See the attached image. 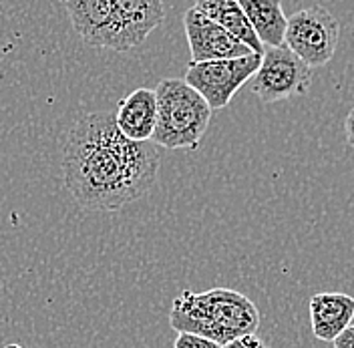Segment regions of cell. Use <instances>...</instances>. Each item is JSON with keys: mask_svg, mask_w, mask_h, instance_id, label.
I'll list each match as a JSON object with an SVG mask.
<instances>
[{"mask_svg": "<svg viewBox=\"0 0 354 348\" xmlns=\"http://www.w3.org/2000/svg\"><path fill=\"white\" fill-rule=\"evenodd\" d=\"M169 324L177 334H198L223 347L236 338L256 334L260 310L248 296L232 288L183 290L171 304Z\"/></svg>", "mask_w": 354, "mask_h": 348, "instance_id": "7a4b0ae2", "label": "cell"}, {"mask_svg": "<svg viewBox=\"0 0 354 348\" xmlns=\"http://www.w3.org/2000/svg\"><path fill=\"white\" fill-rule=\"evenodd\" d=\"M240 6L245 12L260 43L272 48L284 46L286 43L288 17L284 15L282 2L278 0H240Z\"/></svg>", "mask_w": 354, "mask_h": 348, "instance_id": "4fadbf2b", "label": "cell"}, {"mask_svg": "<svg viewBox=\"0 0 354 348\" xmlns=\"http://www.w3.org/2000/svg\"><path fill=\"white\" fill-rule=\"evenodd\" d=\"M340 39V24L322 4H312L288 19L286 46L306 65L330 63Z\"/></svg>", "mask_w": 354, "mask_h": 348, "instance_id": "277c9868", "label": "cell"}, {"mask_svg": "<svg viewBox=\"0 0 354 348\" xmlns=\"http://www.w3.org/2000/svg\"><path fill=\"white\" fill-rule=\"evenodd\" d=\"M157 127L155 145L167 149H196L212 121V107L183 79H163L155 87Z\"/></svg>", "mask_w": 354, "mask_h": 348, "instance_id": "3957f363", "label": "cell"}, {"mask_svg": "<svg viewBox=\"0 0 354 348\" xmlns=\"http://www.w3.org/2000/svg\"><path fill=\"white\" fill-rule=\"evenodd\" d=\"M4 348H22V347H21V345H6Z\"/></svg>", "mask_w": 354, "mask_h": 348, "instance_id": "ac0fdd59", "label": "cell"}, {"mask_svg": "<svg viewBox=\"0 0 354 348\" xmlns=\"http://www.w3.org/2000/svg\"><path fill=\"white\" fill-rule=\"evenodd\" d=\"M221 348H268V347L262 342V338H260V336H256V334H248V336L236 338V340H232V342L223 345Z\"/></svg>", "mask_w": 354, "mask_h": 348, "instance_id": "9a60e30c", "label": "cell"}, {"mask_svg": "<svg viewBox=\"0 0 354 348\" xmlns=\"http://www.w3.org/2000/svg\"><path fill=\"white\" fill-rule=\"evenodd\" d=\"M201 15H205L209 21L220 24L225 33H230L234 39L243 43L252 53L264 55V44L256 37L252 24L248 21L245 12L240 6V0H201L194 4Z\"/></svg>", "mask_w": 354, "mask_h": 348, "instance_id": "7c38bea8", "label": "cell"}, {"mask_svg": "<svg viewBox=\"0 0 354 348\" xmlns=\"http://www.w3.org/2000/svg\"><path fill=\"white\" fill-rule=\"evenodd\" d=\"M159 153L117 129L115 113H87L66 131L63 174L73 197L93 212H117L151 187Z\"/></svg>", "mask_w": 354, "mask_h": 348, "instance_id": "6da1fadb", "label": "cell"}, {"mask_svg": "<svg viewBox=\"0 0 354 348\" xmlns=\"http://www.w3.org/2000/svg\"><path fill=\"white\" fill-rule=\"evenodd\" d=\"M75 33L91 46L109 48L113 30V0L65 2Z\"/></svg>", "mask_w": 354, "mask_h": 348, "instance_id": "8fae6325", "label": "cell"}, {"mask_svg": "<svg viewBox=\"0 0 354 348\" xmlns=\"http://www.w3.org/2000/svg\"><path fill=\"white\" fill-rule=\"evenodd\" d=\"M183 28L192 53V65L198 63H212V61H230L256 55L243 43L225 33L220 24L209 21L201 15L196 6H192L183 15Z\"/></svg>", "mask_w": 354, "mask_h": 348, "instance_id": "52a82bcc", "label": "cell"}, {"mask_svg": "<svg viewBox=\"0 0 354 348\" xmlns=\"http://www.w3.org/2000/svg\"><path fill=\"white\" fill-rule=\"evenodd\" d=\"M174 348H221L218 342L207 340L198 334H187V332H179L174 342Z\"/></svg>", "mask_w": 354, "mask_h": 348, "instance_id": "5bb4252c", "label": "cell"}, {"mask_svg": "<svg viewBox=\"0 0 354 348\" xmlns=\"http://www.w3.org/2000/svg\"><path fill=\"white\" fill-rule=\"evenodd\" d=\"M262 57L264 55H250L242 59L189 65L183 81L198 91L212 111L223 109L230 105L238 89H242L250 79H254V75L262 65Z\"/></svg>", "mask_w": 354, "mask_h": 348, "instance_id": "5b68a950", "label": "cell"}, {"mask_svg": "<svg viewBox=\"0 0 354 348\" xmlns=\"http://www.w3.org/2000/svg\"><path fill=\"white\" fill-rule=\"evenodd\" d=\"M312 332L322 342H334L344 330L353 327L354 298L344 292H320L308 302Z\"/></svg>", "mask_w": 354, "mask_h": 348, "instance_id": "9c48e42d", "label": "cell"}, {"mask_svg": "<svg viewBox=\"0 0 354 348\" xmlns=\"http://www.w3.org/2000/svg\"><path fill=\"white\" fill-rule=\"evenodd\" d=\"M344 135H346L348 145L354 149V107L351 109V113L346 115V121H344Z\"/></svg>", "mask_w": 354, "mask_h": 348, "instance_id": "e0dca14e", "label": "cell"}, {"mask_svg": "<svg viewBox=\"0 0 354 348\" xmlns=\"http://www.w3.org/2000/svg\"><path fill=\"white\" fill-rule=\"evenodd\" d=\"M312 68L298 59L288 46H268L262 65L252 79V91L262 103H276L308 93Z\"/></svg>", "mask_w": 354, "mask_h": 348, "instance_id": "8992f818", "label": "cell"}, {"mask_svg": "<svg viewBox=\"0 0 354 348\" xmlns=\"http://www.w3.org/2000/svg\"><path fill=\"white\" fill-rule=\"evenodd\" d=\"M334 348H354V324L346 328V330L334 340Z\"/></svg>", "mask_w": 354, "mask_h": 348, "instance_id": "2e32d148", "label": "cell"}, {"mask_svg": "<svg viewBox=\"0 0 354 348\" xmlns=\"http://www.w3.org/2000/svg\"><path fill=\"white\" fill-rule=\"evenodd\" d=\"M117 129L127 139L137 143H147L153 139L157 127V95L155 89H135L123 97L115 113Z\"/></svg>", "mask_w": 354, "mask_h": 348, "instance_id": "30bf717a", "label": "cell"}, {"mask_svg": "<svg viewBox=\"0 0 354 348\" xmlns=\"http://www.w3.org/2000/svg\"><path fill=\"white\" fill-rule=\"evenodd\" d=\"M165 19L159 0H113V30L109 48L125 53L137 48Z\"/></svg>", "mask_w": 354, "mask_h": 348, "instance_id": "ba28073f", "label": "cell"}]
</instances>
